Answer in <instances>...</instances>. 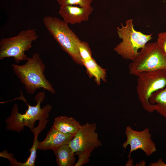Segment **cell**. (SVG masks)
Returning a JSON list of instances; mask_svg holds the SVG:
<instances>
[{"mask_svg":"<svg viewBox=\"0 0 166 166\" xmlns=\"http://www.w3.org/2000/svg\"><path fill=\"white\" fill-rule=\"evenodd\" d=\"M20 93V95L19 97L15 98L11 101L19 99L23 101L28 106L27 109L25 113H21L18 111V105L15 104L13 106L10 115L5 120L6 129L18 132H21L25 127L31 129L34 127L35 122L37 121L47 119L52 108V106L49 104L41 108V104L45 97V93L44 92H38L35 97L34 99L37 103L35 106L29 105L21 90Z\"/></svg>","mask_w":166,"mask_h":166,"instance_id":"obj_1","label":"cell"},{"mask_svg":"<svg viewBox=\"0 0 166 166\" xmlns=\"http://www.w3.org/2000/svg\"><path fill=\"white\" fill-rule=\"evenodd\" d=\"M12 66L15 74L29 94H32L41 88L53 94L55 93L52 85L44 74L45 65L39 54L35 53L31 57H28L23 65L12 64Z\"/></svg>","mask_w":166,"mask_h":166,"instance_id":"obj_2","label":"cell"},{"mask_svg":"<svg viewBox=\"0 0 166 166\" xmlns=\"http://www.w3.org/2000/svg\"><path fill=\"white\" fill-rule=\"evenodd\" d=\"M133 22L132 19H128L125 25L121 23V27H117V33L122 41L114 48L123 58L132 61L137 56L139 49L143 48L153 38V33L145 34L135 30Z\"/></svg>","mask_w":166,"mask_h":166,"instance_id":"obj_3","label":"cell"},{"mask_svg":"<svg viewBox=\"0 0 166 166\" xmlns=\"http://www.w3.org/2000/svg\"><path fill=\"white\" fill-rule=\"evenodd\" d=\"M48 31L76 63L83 65L79 54L77 45L81 41L63 20L56 17L46 16L43 18Z\"/></svg>","mask_w":166,"mask_h":166,"instance_id":"obj_4","label":"cell"},{"mask_svg":"<svg viewBox=\"0 0 166 166\" xmlns=\"http://www.w3.org/2000/svg\"><path fill=\"white\" fill-rule=\"evenodd\" d=\"M129 73L137 77L140 74L160 70H166V56L157 41L148 42L139 51L128 66Z\"/></svg>","mask_w":166,"mask_h":166,"instance_id":"obj_5","label":"cell"},{"mask_svg":"<svg viewBox=\"0 0 166 166\" xmlns=\"http://www.w3.org/2000/svg\"><path fill=\"white\" fill-rule=\"evenodd\" d=\"M38 38L34 29L20 31L14 37L2 38L0 41V60L13 57L17 64L26 60L28 57L25 52L31 48L33 42Z\"/></svg>","mask_w":166,"mask_h":166,"instance_id":"obj_6","label":"cell"},{"mask_svg":"<svg viewBox=\"0 0 166 166\" xmlns=\"http://www.w3.org/2000/svg\"><path fill=\"white\" fill-rule=\"evenodd\" d=\"M137 77L136 91L139 100L145 111L152 113L156 105L151 104L149 99L153 93L166 86V70L144 72Z\"/></svg>","mask_w":166,"mask_h":166,"instance_id":"obj_7","label":"cell"},{"mask_svg":"<svg viewBox=\"0 0 166 166\" xmlns=\"http://www.w3.org/2000/svg\"><path fill=\"white\" fill-rule=\"evenodd\" d=\"M95 123H87L81 125L68 144L75 154L77 152L91 153L102 144L96 132Z\"/></svg>","mask_w":166,"mask_h":166,"instance_id":"obj_8","label":"cell"},{"mask_svg":"<svg viewBox=\"0 0 166 166\" xmlns=\"http://www.w3.org/2000/svg\"><path fill=\"white\" fill-rule=\"evenodd\" d=\"M125 133L126 140L122 144V147L126 149L128 145L130 150L128 156L131 158V153L137 150L141 149L145 155L150 156L156 151V145L151 139L149 129L146 128L141 131L133 129L130 126H127Z\"/></svg>","mask_w":166,"mask_h":166,"instance_id":"obj_9","label":"cell"},{"mask_svg":"<svg viewBox=\"0 0 166 166\" xmlns=\"http://www.w3.org/2000/svg\"><path fill=\"white\" fill-rule=\"evenodd\" d=\"M93 11V8L91 6L82 7L65 5L60 6L59 13L67 24H74L88 21Z\"/></svg>","mask_w":166,"mask_h":166,"instance_id":"obj_10","label":"cell"},{"mask_svg":"<svg viewBox=\"0 0 166 166\" xmlns=\"http://www.w3.org/2000/svg\"><path fill=\"white\" fill-rule=\"evenodd\" d=\"M74 136L63 133L56 129L52 125L45 139L39 142L38 149L53 150L63 145L68 144Z\"/></svg>","mask_w":166,"mask_h":166,"instance_id":"obj_11","label":"cell"},{"mask_svg":"<svg viewBox=\"0 0 166 166\" xmlns=\"http://www.w3.org/2000/svg\"><path fill=\"white\" fill-rule=\"evenodd\" d=\"M53 126L63 133L74 136L81 125L73 117L60 116L55 118Z\"/></svg>","mask_w":166,"mask_h":166,"instance_id":"obj_12","label":"cell"},{"mask_svg":"<svg viewBox=\"0 0 166 166\" xmlns=\"http://www.w3.org/2000/svg\"><path fill=\"white\" fill-rule=\"evenodd\" d=\"M59 166H72L75 163V155L68 144L63 145L53 150Z\"/></svg>","mask_w":166,"mask_h":166,"instance_id":"obj_13","label":"cell"},{"mask_svg":"<svg viewBox=\"0 0 166 166\" xmlns=\"http://www.w3.org/2000/svg\"><path fill=\"white\" fill-rule=\"evenodd\" d=\"M83 64L89 77L94 78L98 85L100 84L101 81L106 82V70L99 65L93 58L92 57L89 60L83 61Z\"/></svg>","mask_w":166,"mask_h":166,"instance_id":"obj_14","label":"cell"},{"mask_svg":"<svg viewBox=\"0 0 166 166\" xmlns=\"http://www.w3.org/2000/svg\"><path fill=\"white\" fill-rule=\"evenodd\" d=\"M49 121L47 119L39 121L38 125L36 127H34L31 130L33 132L34 138L33 144L30 149L29 150L30 151V155L26 161L24 163H22V166H34L37 150L39 142L38 140V136L39 133L45 128L46 126Z\"/></svg>","mask_w":166,"mask_h":166,"instance_id":"obj_15","label":"cell"},{"mask_svg":"<svg viewBox=\"0 0 166 166\" xmlns=\"http://www.w3.org/2000/svg\"><path fill=\"white\" fill-rule=\"evenodd\" d=\"M149 101L155 105V111L166 119V86L153 93Z\"/></svg>","mask_w":166,"mask_h":166,"instance_id":"obj_16","label":"cell"},{"mask_svg":"<svg viewBox=\"0 0 166 166\" xmlns=\"http://www.w3.org/2000/svg\"><path fill=\"white\" fill-rule=\"evenodd\" d=\"M77 47L82 62L92 58V51L87 42L81 40L78 43Z\"/></svg>","mask_w":166,"mask_h":166,"instance_id":"obj_17","label":"cell"},{"mask_svg":"<svg viewBox=\"0 0 166 166\" xmlns=\"http://www.w3.org/2000/svg\"><path fill=\"white\" fill-rule=\"evenodd\" d=\"M60 6L69 5L86 7L91 6L93 0H56Z\"/></svg>","mask_w":166,"mask_h":166,"instance_id":"obj_18","label":"cell"},{"mask_svg":"<svg viewBox=\"0 0 166 166\" xmlns=\"http://www.w3.org/2000/svg\"><path fill=\"white\" fill-rule=\"evenodd\" d=\"M158 44L166 56V31L159 33L157 40Z\"/></svg>","mask_w":166,"mask_h":166,"instance_id":"obj_19","label":"cell"},{"mask_svg":"<svg viewBox=\"0 0 166 166\" xmlns=\"http://www.w3.org/2000/svg\"><path fill=\"white\" fill-rule=\"evenodd\" d=\"M75 153L78 156V160L74 166H82L89 162L91 153L77 152Z\"/></svg>","mask_w":166,"mask_h":166,"instance_id":"obj_20","label":"cell"},{"mask_svg":"<svg viewBox=\"0 0 166 166\" xmlns=\"http://www.w3.org/2000/svg\"><path fill=\"white\" fill-rule=\"evenodd\" d=\"M0 156H1L3 157L8 159L11 166H21V162H17L13 157V155L11 153H8L6 150L1 152Z\"/></svg>","mask_w":166,"mask_h":166,"instance_id":"obj_21","label":"cell"},{"mask_svg":"<svg viewBox=\"0 0 166 166\" xmlns=\"http://www.w3.org/2000/svg\"><path fill=\"white\" fill-rule=\"evenodd\" d=\"M150 166H166V164L164 163L161 159H160L157 162L150 163Z\"/></svg>","mask_w":166,"mask_h":166,"instance_id":"obj_22","label":"cell"},{"mask_svg":"<svg viewBox=\"0 0 166 166\" xmlns=\"http://www.w3.org/2000/svg\"><path fill=\"white\" fill-rule=\"evenodd\" d=\"M146 164L145 161L144 160L141 161L136 164V166H145Z\"/></svg>","mask_w":166,"mask_h":166,"instance_id":"obj_23","label":"cell"},{"mask_svg":"<svg viewBox=\"0 0 166 166\" xmlns=\"http://www.w3.org/2000/svg\"><path fill=\"white\" fill-rule=\"evenodd\" d=\"M133 163V160L130 158H129V160L125 164V166H132Z\"/></svg>","mask_w":166,"mask_h":166,"instance_id":"obj_24","label":"cell"}]
</instances>
